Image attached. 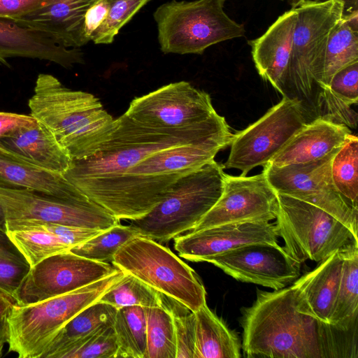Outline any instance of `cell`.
<instances>
[{"label": "cell", "instance_id": "d590c367", "mask_svg": "<svg viewBox=\"0 0 358 358\" xmlns=\"http://www.w3.org/2000/svg\"><path fill=\"white\" fill-rule=\"evenodd\" d=\"M162 303L170 312L173 322L176 358H193L195 343V313L178 301L162 293Z\"/></svg>", "mask_w": 358, "mask_h": 358}, {"label": "cell", "instance_id": "60d3db41", "mask_svg": "<svg viewBox=\"0 0 358 358\" xmlns=\"http://www.w3.org/2000/svg\"><path fill=\"white\" fill-rule=\"evenodd\" d=\"M36 120L31 115L0 112V140L16 129L34 123Z\"/></svg>", "mask_w": 358, "mask_h": 358}, {"label": "cell", "instance_id": "7a4b0ae2", "mask_svg": "<svg viewBox=\"0 0 358 358\" xmlns=\"http://www.w3.org/2000/svg\"><path fill=\"white\" fill-rule=\"evenodd\" d=\"M117 120V128L101 148L87 158L72 159L63 174L86 196L157 152L210 141L231 143L234 135L225 118L217 113L202 122L180 129L148 126L125 113Z\"/></svg>", "mask_w": 358, "mask_h": 358}, {"label": "cell", "instance_id": "74e56055", "mask_svg": "<svg viewBox=\"0 0 358 358\" xmlns=\"http://www.w3.org/2000/svg\"><path fill=\"white\" fill-rule=\"evenodd\" d=\"M117 343L113 324H105L88 335L64 358H117Z\"/></svg>", "mask_w": 358, "mask_h": 358}, {"label": "cell", "instance_id": "8d00e7d4", "mask_svg": "<svg viewBox=\"0 0 358 358\" xmlns=\"http://www.w3.org/2000/svg\"><path fill=\"white\" fill-rule=\"evenodd\" d=\"M150 0H105L107 17L92 36L95 44H110L120 30Z\"/></svg>", "mask_w": 358, "mask_h": 358}, {"label": "cell", "instance_id": "4316f807", "mask_svg": "<svg viewBox=\"0 0 358 358\" xmlns=\"http://www.w3.org/2000/svg\"><path fill=\"white\" fill-rule=\"evenodd\" d=\"M343 266L330 324L351 330L358 313V245L342 250Z\"/></svg>", "mask_w": 358, "mask_h": 358}, {"label": "cell", "instance_id": "7bdbcfd3", "mask_svg": "<svg viewBox=\"0 0 358 358\" xmlns=\"http://www.w3.org/2000/svg\"><path fill=\"white\" fill-rule=\"evenodd\" d=\"M323 1L326 0H314ZM344 3V14L358 11V0H341Z\"/></svg>", "mask_w": 358, "mask_h": 358}, {"label": "cell", "instance_id": "d6a6232c", "mask_svg": "<svg viewBox=\"0 0 358 358\" xmlns=\"http://www.w3.org/2000/svg\"><path fill=\"white\" fill-rule=\"evenodd\" d=\"M358 138L351 134L331 163L334 183L340 193L358 208Z\"/></svg>", "mask_w": 358, "mask_h": 358}, {"label": "cell", "instance_id": "9a60e30c", "mask_svg": "<svg viewBox=\"0 0 358 358\" xmlns=\"http://www.w3.org/2000/svg\"><path fill=\"white\" fill-rule=\"evenodd\" d=\"M278 210L277 193L263 171L252 176L225 173L221 196L192 231L232 222H270Z\"/></svg>", "mask_w": 358, "mask_h": 358}, {"label": "cell", "instance_id": "277c9868", "mask_svg": "<svg viewBox=\"0 0 358 358\" xmlns=\"http://www.w3.org/2000/svg\"><path fill=\"white\" fill-rule=\"evenodd\" d=\"M292 54L283 97L299 102L310 122L317 102L329 39L344 15L341 0H306L297 7Z\"/></svg>", "mask_w": 358, "mask_h": 358}, {"label": "cell", "instance_id": "4dcf8cb0", "mask_svg": "<svg viewBox=\"0 0 358 358\" xmlns=\"http://www.w3.org/2000/svg\"><path fill=\"white\" fill-rule=\"evenodd\" d=\"M358 62V31L343 18L331 34L327 47L321 88L328 87L339 70Z\"/></svg>", "mask_w": 358, "mask_h": 358}, {"label": "cell", "instance_id": "cb8c5ba5", "mask_svg": "<svg viewBox=\"0 0 358 358\" xmlns=\"http://www.w3.org/2000/svg\"><path fill=\"white\" fill-rule=\"evenodd\" d=\"M0 187L29 189L63 198L86 196L63 175L36 166L1 145Z\"/></svg>", "mask_w": 358, "mask_h": 358}, {"label": "cell", "instance_id": "8fae6325", "mask_svg": "<svg viewBox=\"0 0 358 358\" xmlns=\"http://www.w3.org/2000/svg\"><path fill=\"white\" fill-rule=\"evenodd\" d=\"M307 123L299 102L283 97L257 121L233 135L224 169H236L247 176L255 167L264 166Z\"/></svg>", "mask_w": 358, "mask_h": 358}, {"label": "cell", "instance_id": "ee69618b", "mask_svg": "<svg viewBox=\"0 0 358 358\" xmlns=\"http://www.w3.org/2000/svg\"><path fill=\"white\" fill-rule=\"evenodd\" d=\"M8 333L7 322L0 329V357L1 356L2 350L6 343H8Z\"/></svg>", "mask_w": 358, "mask_h": 358}, {"label": "cell", "instance_id": "d4e9b609", "mask_svg": "<svg viewBox=\"0 0 358 358\" xmlns=\"http://www.w3.org/2000/svg\"><path fill=\"white\" fill-rule=\"evenodd\" d=\"M117 308L97 301L71 319L56 334L43 357L64 358L90 334L113 324Z\"/></svg>", "mask_w": 358, "mask_h": 358}, {"label": "cell", "instance_id": "f6af8a7d", "mask_svg": "<svg viewBox=\"0 0 358 358\" xmlns=\"http://www.w3.org/2000/svg\"><path fill=\"white\" fill-rule=\"evenodd\" d=\"M6 215L4 210L0 203V227H3L6 229Z\"/></svg>", "mask_w": 358, "mask_h": 358}, {"label": "cell", "instance_id": "d6986e66", "mask_svg": "<svg viewBox=\"0 0 358 358\" xmlns=\"http://www.w3.org/2000/svg\"><path fill=\"white\" fill-rule=\"evenodd\" d=\"M296 11L280 15L259 37L248 41L255 68L283 96L292 54Z\"/></svg>", "mask_w": 358, "mask_h": 358}, {"label": "cell", "instance_id": "44dd1931", "mask_svg": "<svg viewBox=\"0 0 358 358\" xmlns=\"http://www.w3.org/2000/svg\"><path fill=\"white\" fill-rule=\"evenodd\" d=\"M351 134L345 124L317 118L299 129L268 163L282 166L320 159L342 146Z\"/></svg>", "mask_w": 358, "mask_h": 358}, {"label": "cell", "instance_id": "3957f363", "mask_svg": "<svg viewBox=\"0 0 358 358\" xmlns=\"http://www.w3.org/2000/svg\"><path fill=\"white\" fill-rule=\"evenodd\" d=\"M28 106L72 159L94 155L117 127L97 97L68 88L51 74L38 75Z\"/></svg>", "mask_w": 358, "mask_h": 358}, {"label": "cell", "instance_id": "30bf717a", "mask_svg": "<svg viewBox=\"0 0 358 358\" xmlns=\"http://www.w3.org/2000/svg\"><path fill=\"white\" fill-rule=\"evenodd\" d=\"M341 146L324 157L308 162L275 166L268 163L263 172L276 193L315 205L328 212L355 235L358 229V208L335 186L331 176L332 160Z\"/></svg>", "mask_w": 358, "mask_h": 358}, {"label": "cell", "instance_id": "f1b7e54d", "mask_svg": "<svg viewBox=\"0 0 358 358\" xmlns=\"http://www.w3.org/2000/svg\"><path fill=\"white\" fill-rule=\"evenodd\" d=\"M144 310L147 334L145 358H176V340L170 312L162 303Z\"/></svg>", "mask_w": 358, "mask_h": 358}, {"label": "cell", "instance_id": "836d02e7", "mask_svg": "<svg viewBox=\"0 0 358 358\" xmlns=\"http://www.w3.org/2000/svg\"><path fill=\"white\" fill-rule=\"evenodd\" d=\"M99 301L112 305L117 308L129 306L148 308L162 304V293L135 276L125 273L124 276L110 287Z\"/></svg>", "mask_w": 358, "mask_h": 358}, {"label": "cell", "instance_id": "b9f144b4", "mask_svg": "<svg viewBox=\"0 0 358 358\" xmlns=\"http://www.w3.org/2000/svg\"><path fill=\"white\" fill-rule=\"evenodd\" d=\"M13 304L9 297L0 292V322L6 317Z\"/></svg>", "mask_w": 358, "mask_h": 358}, {"label": "cell", "instance_id": "2e32d148", "mask_svg": "<svg viewBox=\"0 0 358 358\" xmlns=\"http://www.w3.org/2000/svg\"><path fill=\"white\" fill-rule=\"evenodd\" d=\"M208 262L238 281L278 290L294 282L300 265L278 243H255L217 255Z\"/></svg>", "mask_w": 358, "mask_h": 358}, {"label": "cell", "instance_id": "4fadbf2b", "mask_svg": "<svg viewBox=\"0 0 358 358\" xmlns=\"http://www.w3.org/2000/svg\"><path fill=\"white\" fill-rule=\"evenodd\" d=\"M215 113L210 95L186 81L169 83L135 97L125 112L139 122L166 129L193 126Z\"/></svg>", "mask_w": 358, "mask_h": 358}, {"label": "cell", "instance_id": "7dc6e473", "mask_svg": "<svg viewBox=\"0 0 358 358\" xmlns=\"http://www.w3.org/2000/svg\"><path fill=\"white\" fill-rule=\"evenodd\" d=\"M4 319L1 322H0V329H1V327L4 325V324L6 323V319Z\"/></svg>", "mask_w": 358, "mask_h": 358}, {"label": "cell", "instance_id": "5bb4252c", "mask_svg": "<svg viewBox=\"0 0 358 358\" xmlns=\"http://www.w3.org/2000/svg\"><path fill=\"white\" fill-rule=\"evenodd\" d=\"M117 270L113 264L91 260L71 250L54 255L31 266L21 286L17 304H29L70 292Z\"/></svg>", "mask_w": 358, "mask_h": 358}, {"label": "cell", "instance_id": "bcb514c9", "mask_svg": "<svg viewBox=\"0 0 358 358\" xmlns=\"http://www.w3.org/2000/svg\"><path fill=\"white\" fill-rule=\"evenodd\" d=\"M306 0H292V8L297 7L299 5L302 3Z\"/></svg>", "mask_w": 358, "mask_h": 358}, {"label": "cell", "instance_id": "ffe728a7", "mask_svg": "<svg viewBox=\"0 0 358 358\" xmlns=\"http://www.w3.org/2000/svg\"><path fill=\"white\" fill-rule=\"evenodd\" d=\"M95 1L47 0L40 8L14 22L47 34L65 47L80 48L88 43L84 34L85 16Z\"/></svg>", "mask_w": 358, "mask_h": 358}, {"label": "cell", "instance_id": "f546056e", "mask_svg": "<svg viewBox=\"0 0 358 358\" xmlns=\"http://www.w3.org/2000/svg\"><path fill=\"white\" fill-rule=\"evenodd\" d=\"M31 268L6 229L0 227V292L14 303H18L21 286Z\"/></svg>", "mask_w": 358, "mask_h": 358}, {"label": "cell", "instance_id": "ba28073f", "mask_svg": "<svg viewBox=\"0 0 358 358\" xmlns=\"http://www.w3.org/2000/svg\"><path fill=\"white\" fill-rule=\"evenodd\" d=\"M111 263L193 312L206 303V292L196 273L168 248L150 238L138 235L130 239Z\"/></svg>", "mask_w": 358, "mask_h": 358}, {"label": "cell", "instance_id": "e575fe53", "mask_svg": "<svg viewBox=\"0 0 358 358\" xmlns=\"http://www.w3.org/2000/svg\"><path fill=\"white\" fill-rule=\"evenodd\" d=\"M139 235L130 225L120 223L71 249L73 253L96 262L108 263L128 241Z\"/></svg>", "mask_w": 358, "mask_h": 358}, {"label": "cell", "instance_id": "9c48e42d", "mask_svg": "<svg viewBox=\"0 0 358 358\" xmlns=\"http://www.w3.org/2000/svg\"><path fill=\"white\" fill-rule=\"evenodd\" d=\"M278 210L275 227L285 249L299 264L320 262L336 251L358 245L345 224L324 210L277 193Z\"/></svg>", "mask_w": 358, "mask_h": 358}, {"label": "cell", "instance_id": "7402d4cb", "mask_svg": "<svg viewBox=\"0 0 358 358\" xmlns=\"http://www.w3.org/2000/svg\"><path fill=\"white\" fill-rule=\"evenodd\" d=\"M0 145L36 166L62 175L72 162L52 133L36 120L4 136Z\"/></svg>", "mask_w": 358, "mask_h": 358}, {"label": "cell", "instance_id": "5b68a950", "mask_svg": "<svg viewBox=\"0 0 358 358\" xmlns=\"http://www.w3.org/2000/svg\"><path fill=\"white\" fill-rule=\"evenodd\" d=\"M125 274L118 269L70 292L40 301L14 303L6 316L8 351L20 358L43 357L57 332L101 296Z\"/></svg>", "mask_w": 358, "mask_h": 358}, {"label": "cell", "instance_id": "f35d334b", "mask_svg": "<svg viewBox=\"0 0 358 358\" xmlns=\"http://www.w3.org/2000/svg\"><path fill=\"white\" fill-rule=\"evenodd\" d=\"M328 88L341 101L352 106L358 102V62L337 71Z\"/></svg>", "mask_w": 358, "mask_h": 358}, {"label": "cell", "instance_id": "6da1fadb", "mask_svg": "<svg viewBox=\"0 0 358 358\" xmlns=\"http://www.w3.org/2000/svg\"><path fill=\"white\" fill-rule=\"evenodd\" d=\"M242 349L248 358H329L342 357L345 331L324 323L301 309L292 287L259 290L244 310Z\"/></svg>", "mask_w": 358, "mask_h": 358}, {"label": "cell", "instance_id": "7c38bea8", "mask_svg": "<svg viewBox=\"0 0 358 358\" xmlns=\"http://www.w3.org/2000/svg\"><path fill=\"white\" fill-rule=\"evenodd\" d=\"M6 220H31L106 230L120 220L87 196L63 198L21 188L0 187Z\"/></svg>", "mask_w": 358, "mask_h": 358}, {"label": "cell", "instance_id": "484cf974", "mask_svg": "<svg viewBox=\"0 0 358 358\" xmlns=\"http://www.w3.org/2000/svg\"><path fill=\"white\" fill-rule=\"evenodd\" d=\"M195 313V343L193 358H239L236 336L213 313L206 303Z\"/></svg>", "mask_w": 358, "mask_h": 358}, {"label": "cell", "instance_id": "8992f818", "mask_svg": "<svg viewBox=\"0 0 358 358\" xmlns=\"http://www.w3.org/2000/svg\"><path fill=\"white\" fill-rule=\"evenodd\" d=\"M224 175L222 164L215 159L187 173L151 211L129 225L159 243L192 231L221 196Z\"/></svg>", "mask_w": 358, "mask_h": 358}, {"label": "cell", "instance_id": "ac0fdd59", "mask_svg": "<svg viewBox=\"0 0 358 358\" xmlns=\"http://www.w3.org/2000/svg\"><path fill=\"white\" fill-rule=\"evenodd\" d=\"M10 57H27L54 62L65 69L85 63L80 48H67L47 34L0 18V64Z\"/></svg>", "mask_w": 358, "mask_h": 358}, {"label": "cell", "instance_id": "e0dca14e", "mask_svg": "<svg viewBox=\"0 0 358 358\" xmlns=\"http://www.w3.org/2000/svg\"><path fill=\"white\" fill-rule=\"evenodd\" d=\"M275 225L269 222L246 221L190 231L174 238L179 256L192 262H208L238 248L255 243H278Z\"/></svg>", "mask_w": 358, "mask_h": 358}, {"label": "cell", "instance_id": "52a82bcc", "mask_svg": "<svg viewBox=\"0 0 358 358\" xmlns=\"http://www.w3.org/2000/svg\"><path fill=\"white\" fill-rule=\"evenodd\" d=\"M226 1L172 0L158 6L153 17L161 51L201 55L210 46L244 36V25L225 13Z\"/></svg>", "mask_w": 358, "mask_h": 358}, {"label": "cell", "instance_id": "1f68e13d", "mask_svg": "<svg viewBox=\"0 0 358 358\" xmlns=\"http://www.w3.org/2000/svg\"><path fill=\"white\" fill-rule=\"evenodd\" d=\"M6 231L31 266L73 248L57 235L39 228L22 227Z\"/></svg>", "mask_w": 358, "mask_h": 358}, {"label": "cell", "instance_id": "83f0119b", "mask_svg": "<svg viewBox=\"0 0 358 358\" xmlns=\"http://www.w3.org/2000/svg\"><path fill=\"white\" fill-rule=\"evenodd\" d=\"M113 327L117 343V358H145L147 334L143 307L117 308Z\"/></svg>", "mask_w": 358, "mask_h": 358}, {"label": "cell", "instance_id": "603a6c76", "mask_svg": "<svg viewBox=\"0 0 358 358\" xmlns=\"http://www.w3.org/2000/svg\"><path fill=\"white\" fill-rule=\"evenodd\" d=\"M319 263L315 269L297 278L292 286L299 296L301 309L330 324L341 276L342 250Z\"/></svg>", "mask_w": 358, "mask_h": 358}, {"label": "cell", "instance_id": "ab89813d", "mask_svg": "<svg viewBox=\"0 0 358 358\" xmlns=\"http://www.w3.org/2000/svg\"><path fill=\"white\" fill-rule=\"evenodd\" d=\"M47 0H0V18L18 20L40 8Z\"/></svg>", "mask_w": 358, "mask_h": 358}]
</instances>
